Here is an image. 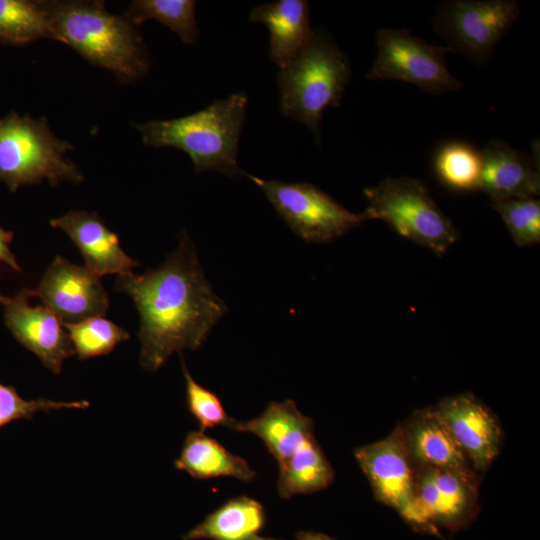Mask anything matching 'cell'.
<instances>
[{
    "label": "cell",
    "instance_id": "cell-29",
    "mask_svg": "<svg viewBox=\"0 0 540 540\" xmlns=\"http://www.w3.org/2000/svg\"><path fill=\"white\" fill-rule=\"evenodd\" d=\"M89 402L54 401L47 398L26 400L22 398L13 386L0 383V428L17 419L31 420L38 411L49 413L51 410L62 408L85 409Z\"/></svg>",
    "mask_w": 540,
    "mask_h": 540
},
{
    "label": "cell",
    "instance_id": "cell-3",
    "mask_svg": "<svg viewBox=\"0 0 540 540\" xmlns=\"http://www.w3.org/2000/svg\"><path fill=\"white\" fill-rule=\"evenodd\" d=\"M248 97L239 92L187 116L137 124L144 144L173 147L192 160L197 174L213 170L228 177L245 176L238 165L239 139Z\"/></svg>",
    "mask_w": 540,
    "mask_h": 540
},
{
    "label": "cell",
    "instance_id": "cell-17",
    "mask_svg": "<svg viewBox=\"0 0 540 540\" xmlns=\"http://www.w3.org/2000/svg\"><path fill=\"white\" fill-rule=\"evenodd\" d=\"M399 426L415 468L477 473L434 406L416 410Z\"/></svg>",
    "mask_w": 540,
    "mask_h": 540
},
{
    "label": "cell",
    "instance_id": "cell-32",
    "mask_svg": "<svg viewBox=\"0 0 540 540\" xmlns=\"http://www.w3.org/2000/svg\"><path fill=\"white\" fill-rule=\"evenodd\" d=\"M9 298L3 296L0 294V302L3 303L4 305L8 302Z\"/></svg>",
    "mask_w": 540,
    "mask_h": 540
},
{
    "label": "cell",
    "instance_id": "cell-13",
    "mask_svg": "<svg viewBox=\"0 0 540 540\" xmlns=\"http://www.w3.org/2000/svg\"><path fill=\"white\" fill-rule=\"evenodd\" d=\"M34 290L24 288L4 305V320L12 335L42 364L59 374L63 361L74 355L75 348L63 330L60 318L48 307L31 306L29 298Z\"/></svg>",
    "mask_w": 540,
    "mask_h": 540
},
{
    "label": "cell",
    "instance_id": "cell-20",
    "mask_svg": "<svg viewBox=\"0 0 540 540\" xmlns=\"http://www.w3.org/2000/svg\"><path fill=\"white\" fill-rule=\"evenodd\" d=\"M266 523L263 505L250 497L226 501L183 535V540H277L261 535Z\"/></svg>",
    "mask_w": 540,
    "mask_h": 540
},
{
    "label": "cell",
    "instance_id": "cell-11",
    "mask_svg": "<svg viewBox=\"0 0 540 540\" xmlns=\"http://www.w3.org/2000/svg\"><path fill=\"white\" fill-rule=\"evenodd\" d=\"M64 323H77L106 314L109 297L99 277L86 267L57 256L34 290Z\"/></svg>",
    "mask_w": 540,
    "mask_h": 540
},
{
    "label": "cell",
    "instance_id": "cell-2",
    "mask_svg": "<svg viewBox=\"0 0 540 540\" xmlns=\"http://www.w3.org/2000/svg\"><path fill=\"white\" fill-rule=\"evenodd\" d=\"M40 4L56 41L71 46L122 82H133L147 74L150 59L136 26L124 16L107 11L104 2L50 0Z\"/></svg>",
    "mask_w": 540,
    "mask_h": 540
},
{
    "label": "cell",
    "instance_id": "cell-14",
    "mask_svg": "<svg viewBox=\"0 0 540 540\" xmlns=\"http://www.w3.org/2000/svg\"><path fill=\"white\" fill-rule=\"evenodd\" d=\"M354 457L375 498L400 514L413 494L415 467L399 424L387 437L356 448Z\"/></svg>",
    "mask_w": 540,
    "mask_h": 540
},
{
    "label": "cell",
    "instance_id": "cell-4",
    "mask_svg": "<svg viewBox=\"0 0 540 540\" xmlns=\"http://www.w3.org/2000/svg\"><path fill=\"white\" fill-rule=\"evenodd\" d=\"M351 79L346 55L321 31L277 75L281 113L308 127L319 139L321 118L338 107Z\"/></svg>",
    "mask_w": 540,
    "mask_h": 540
},
{
    "label": "cell",
    "instance_id": "cell-27",
    "mask_svg": "<svg viewBox=\"0 0 540 540\" xmlns=\"http://www.w3.org/2000/svg\"><path fill=\"white\" fill-rule=\"evenodd\" d=\"M490 206L500 214L516 245L526 247L540 242L538 199H509L493 202Z\"/></svg>",
    "mask_w": 540,
    "mask_h": 540
},
{
    "label": "cell",
    "instance_id": "cell-6",
    "mask_svg": "<svg viewBox=\"0 0 540 540\" xmlns=\"http://www.w3.org/2000/svg\"><path fill=\"white\" fill-rule=\"evenodd\" d=\"M365 219L382 220L405 239L444 254L458 239L456 227L439 209L426 185L410 177H386L363 191Z\"/></svg>",
    "mask_w": 540,
    "mask_h": 540
},
{
    "label": "cell",
    "instance_id": "cell-26",
    "mask_svg": "<svg viewBox=\"0 0 540 540\" xmlns=\"http://www.w3.org/2000/svg\"><path fill=\"white\" fill-rule=\"evenodd\" d=\"M80 360L109 354L129 333L102 316L91 317L77 323H63Z\"/></svg>",
    "mask_w": 540,
    "mask_h": 540
},
{
    "label": "cell",
    "instance_id": "cell-15",
    "mask_svg": "<svg viewBox=\"0 0 540 540\" xmlns=\"http://www.w3.org/2000/svg\"><path fill=\"white\" fill-rule=\"evenodd\" d=\"M50 225L63 230L81 251L86 268L97 277L106 274L130 275L139 263L120 247L112 232L94 212L71 210L50 220Z\"/></svg>",
    "mask_w": 540,
    "mask_h": 540
},
{
    "label": "cell",
    "instance_id": "cell-12",
    "mask_svg": "<svg viewBox=\"0 0 540 540\" xmlns=\"http://www.w3.org/2000/svg\"><path fill=\"white\" fill-rule=\"evenodd\" d=\"M434 408L475 471L485 472L502 448L503 430L497 416L472 393L446 397Z\"/></svg>",
    "mask_w": 540,
    "mask_h": 540
},
{
    "label": "cell",
    "instance_id": "cell-31",
    "mask_svg": "<svg viewBox=\"0 0 540 540\" xmlns=\"http://www.w3.org/2000/svg\"><path fill=\"white\" fill-rule=\"evenodd\" d=\"M296 540H335V539L320 532L300 531L296 534Z\"/></svg>",
    "mask_w": 540,
    "mask_h": 540
},
{
    "label": "cell",
    "instance_id": "cell-28",
    "mask_svg": "<svg viewBox=\"0 0 540 540\" xmlns=\"http://www.w3.org/2000/svg\"><path fill=\"white\" fill-rule=\"evenodd\" d=\"M181 365L186 383L187 409L199 424L200 431L205 432L217 426L227 427L232 417L226 413L218 396L193 379L183 358Z\"/></svg>",
    "mask_w": 540,
    "mask_h": 540
},
{
    "label": "cell",
    "instance_id": "cell-30",
    "mask_svg": "<svg viewBox=\"0 0 540 540\" xmlns=\"http://www.w3.org/2000/svg\"><path fill=\"white\" fill-rule=\"evenodd\" d=\"M13 233L5 230L0 226V261L9 265L16 271H21L15 256L9 248V244L12 241Z\"/></svg>",
    "mask_w": 540,
    "mask_h": 540
},
{
    "label": "cell",
    "instance_id": "cell-22",
    "mask_svg": "<svg viewBox=\"0 0 540 540\" xmlns=\"http://www.w3.org/2000/svg\"><path fill=\"white\" fill-rule=\"evenodd\" d=\"M278 468L277 489L282 498L321 491L334 481V470L315 436Z\"/></svg>",
    "mask_w": 540,
    "mask_h": 540
},
{
    "label": "cell",
    "instance_id": "cell-1",
    "mask_svg": "<svg viewBox=\"0 0 540 540\" xmlns=\"http://www.w3.org/2000/svg\"><path fill=\"white\" fill-rule=\"evenodd\" d=\"M115 288L138 309L140 364L149 371L159 369L174 352L200 348L228 310L213 292L185 231L162 265L142 275L119 276Z\"/></svg>",
    "mask_w": 540,
    "mask_h": 540
},
{
    "label": "cell",
    "instance_id": "cell-24",
    "mask_svg": "<svg viewBox=\"0 0 540 540\" xmlns=\"http://www.w3.org/2000/svg\"><path fill=\"white\" fill-rule=\"evenodd\" d=\"M195 6L193 0H134L123 16L136 27L147 20H156L185 44H193L200 34Z\"/></svg>",
    "mask_w": 540,
    "mask_h": 540
},
{
    "label": "cell",
    "instance_id": "cell-7",
    "mask_svg": "<svg viewBox=\"0 0 540 540\" xmlns=\"http://www.w3.org/2000/svg\"><path fill=\"white\" fill-rule=\"evenodd\" d=\"M479 479L477 473L415 468L411 500L399 515L415 530L432 534L468 527L479 511Z\"/></svg>",
    "mask_w": 540,
    "mask_h": 540
},
{
    "label": "cell",
    "instance_id": "cell-18",
    "mask_svg": "<svg viewBox=\"0 0 540 540\" xmlns=\"http://www.w3.org/2000/svg\"><path fill=\"white\" fill-rule=\"evenodd\" d=\"M313 421L303 415L293 400L270 402L262 414L249 421L234 418L227 428L252 433L265 444L278 465L290 458L308 439L314 436Z\"/></svg>",
    "mask_w": 540,
    "mask_h": 540
},
{
    "label": "cell",
    "instance_id": "cell-23",
    "mask_svg": "<svg viewBox=\"0 0 540 540\" xmlns=\"http://www.w3.org/2000/svg\"><path fill=\"white\" fill-rule=\"evenodd\" d=\"M40 39L56 40L40 1L0 0V43L22 46Z\"/></svg>",
    "mask_w": 540,
    "mask_h": 540
},
{
    "label": "cell",
    "instance_id": "cell-19",
    "mask_svg": "<svg viewBox=\"0 0 540 540\" xmlns=\"http://www.w3.org/2000/svg\"><path fill=\"white\" fill-rule=\"evenodd\" d=\"M251 22L264 24L270 34L269 57L280 69L286 67L309 42V4L305 0H279L251 10Z\"/></svg>",
    "mask_w": 540,
    "mask_h": 540
},
{
    "label": "cell",
    "instance_id": "cell-21",
    "mask_svg": "<svg viewBox=\"0 0 540 540\" xmlns=\"http://www.w3.org/2000/svg\"><path fill=\"white\" fill-rule=\"evenodd\" d=\"M174 464L178 470L198 480L232 477L249 482L256 476L246 460L232 454L217 440L201 431H191L186 435Z\"/></svg>",
    "mask_w": 540,
    "mask_h": 540
},
{
    "label": "cell",
    "instance_id": "cell-16",
    "mask_svg": "<svg viewBox=\"0 0 540 540\" xmlns=\"http://www.w3.org/2000/svg\"><path fill=\"white\" fill-rule=\"evenodd\" d=\"M479 190L491 203L509 199L536 198L540 194V174L532 157L493 139L481 150Z\"/></svg>",
    "mask_w": 540,
    "mask_h": 540
},
{
    "label": "cell",
    "instance_id": "cell-25",
    "mask_svg": "<svg viewBox=\"0 0 540 540\" xmlns=\"http://www.w3.org/2000/svg\"><path fill=\"white\" fill-rule=\"evenodd\" d=\"M480 150L464 142H449L441 146L434 159L438 179L456 191H475L481 180Z\"/></svg>",
    "mask_w": 540,
    "mask_h": 540
},
{
    "label": "cell",
    "instance_id": "cell-9",
    "mask_svg": "<svg viewBox=\"0 0 540 540\" xmlns=\"http://www.w3.org/2000/svg\"><path fill=\"white\" fill-rule=\"evenodd\" d=\"M447 46H433L406 29L382 28L376 34V57L367 74L371 80H400L429 94L456 92L463 87L445 65Z\"/></svg>",
    "mask_w": 540,
    "mask_h": 540
},
{
    "label": "cell",
    "instance_id": "cell-8",
    "mask_svg": "<svg viewBox=\"0 0 540 540\" xmlns=\"http://www.w3.org/2000/svg\"><path fill=\"white\" fill-rule=\"evenodd\" d=\"M266 195L281 219L307 242L332 241L365 222L310 183H286L245 174Z\"/></svg>",
    "mask_w": 540,
    "mask_h": 540
},
{
    "label": "cell",
    "instance_id": "cell-10",
    "mask_svg": "<svg viewBox=\"0 0 540 540\" xmlns=\"http://www.w3.org/2000/svg\"><path fill=\"white\" fill-rule=\"evenodd\" d=\"M520 13L514 0H454L442 4L434 27L450 51L485 63Z\"/></svg>",
    "mask_w": 540,
    "mask_h": 540
},
{
    "label": "cell",
    "instance_id": "cell-5",
    "mask_svg": "<svg viewBox=\"0 0 540 540\" xmlns=\"http://www.w3.org/2000/svg\"><path fill=\"white\" fill-rule=\"evenodd\" d=\"M73 146L50 130L44 117L16 112L0 117V181L11 192L27 184L48 181L79 184L83 175L64 155Z\"/></svg>",
    "mask_w": 540,
    "mask_h": 540
}]
</instances>
